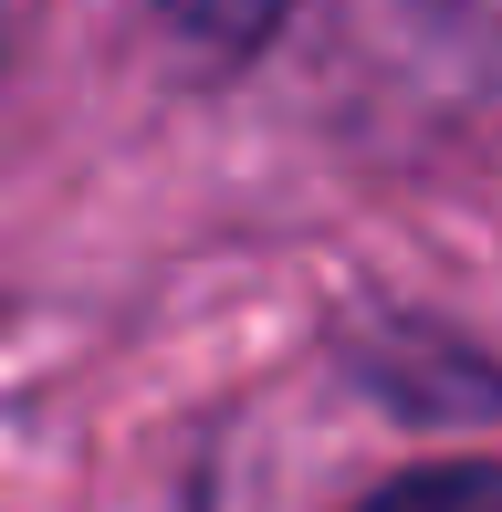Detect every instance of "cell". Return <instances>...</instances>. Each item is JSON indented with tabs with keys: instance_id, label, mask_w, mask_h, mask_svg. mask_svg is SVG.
Masks as SVG:
<instances>
[{
	"instance_id": "1",
	"label": "cell",
	"mask_w": 502,
	"mask_h": 512,
	"mask_svg": "<svg viewBox=\"0 0 502 512\" xmlns=\"http://www.w3.org/2000/svg\"><path fill=\"white\" fill-rule=\"evenodd\" d=\"M356 512H502V460H429V471H398Z\"/></svg>"
},
{
	"instance_id": "2",
	"label": "cell",
	"mask_w": 502,
	"mask_h": 512,
	"mask_svg": "<svg viewBox=\"0 0 502 512\" xmlns=\"http://www.w3.org/2000/svg\"><path fill=\"white\" fill-rule=\"evenodd\" d=\"M168 32H189L199 53H231V63H251L272 32H283V11L293 0H147Z\"/></svg>"
}]
</instances>
